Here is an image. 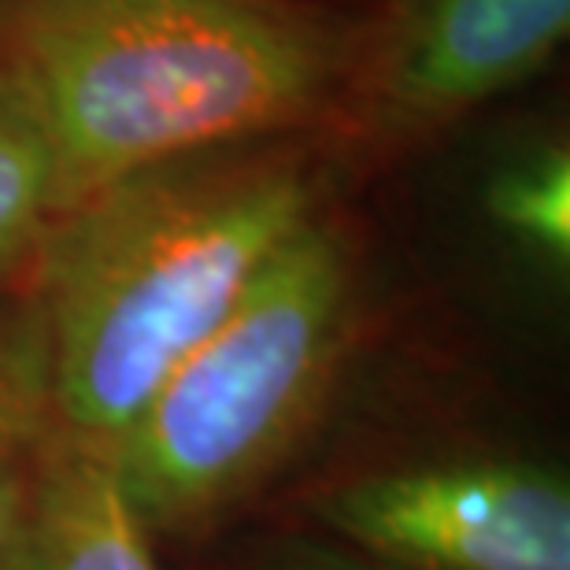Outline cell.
I'll list each match as a JSON object with an SVG mask.
<instances>
[{
	"label": "cell",
	"mask_w": 570,
	"mask_h": 570,
	"mask_svg": "<svg viewBox=\"0 0 570 570\" xmlns=\"http://www.w3.org/2000/svg\"><path fill=\"white\" fill-rule=\"evenodd\" d=\"M315 200L304 153L275 138L134 170L56 215L30 264L49 441L105 455Z\"/></svg>",
	"instance_id": "cell-1"
},
{
	"label": "cell",
	"mask_w": 570,
	"mask_h": 570,
	"mask_svg": "<svg viewBox=\"0 0 570 570\" xmlns=\"http://www.w3.org/2000/svg\"><path fill=\"white\" fill-rule=\"evenodd\" d=\"M22 570H164L105 455L45 438Z\"/></svg>",
	"instance_id": "cell-6"
},
{
	"label": "cell",
	"mask_w": 570,
	"mask_h": 570,
	"mask_svg": "<svg viewBox=\"0 0 570 570\" xmlns=\"http://www.w3.org/2000/svg\"><path fill=\"white\" fill-rule=\"evenodd\" d=\"M11 423L0 407V570H22L30 538V497L33 482H22L16 449H11Z\"/></svg>",
	"instance_id": "cell-9"
},
{
	"label": "cell",
	"mask_w": 570,
	"mask_h": 570,
	"mask_svg": "<svg viewBox=\"0 0 570 570\" xmlns=\"http://www.w3.org/2000/svg\"><path fill=\"white\" fill-rule=\"evenodd\" d=\"M485 215L508 242L552 271L570 264V156L544 145L497 167L485 181Z\"/></svg>",
	"instance_id": "cell-8"
},
{
	"label": "cell",
	"mask_w": 570,
	"mask_h": 570,
	"mask_svg": "<svg viewBox=\"0 0 570 570\" xmlns=\"http://www.w3.org/2000/svg\"><path fill=\"white\" fill-rule=\"evenodd\" d=\"M60 212L52 148L27 97L0 71V285L33 264Z\"/></svg>",
	"instance_id": "cell-7"
},
{
	"label": "cell",
	"mask_w": 570,
	"mask_h": 570,
	"mask_svg": "<svg viewBox=\"0 0 570 570\" xmlns=\"http://www.w3.org/2000/svg\"><path fill=\"white\" fill-rule=\"evenodd\" d=\"M570 30V0H393L356 75L371 145L404 148L527 82Z\"/></svg>",
	"instance_id": "cell-5"
},
{
	"label": "cell",
	"mask_w": 570,
	"mask_h": 570,
	"mask_svg": "<svg viewBox=\"0 0 570 570\" xmlns=\"http://www.w3.org/2000/svg\"><path fill=\"white\" fill-rule=\"evenodd\" d=\"M348 245L301 226L105 452L148 533L189 530L264 482L315 423L352 334Z\"/></svg>",
	"instance_id": "cell-3"
},
{
	"label": "cell",
	"mask_w": 570,
	"mask_h": 570,
	"mask_svg": "<svg viewBox=\"0 0 570 570\" xmlns=\"http://www.w3.org/2000/svg\"><path fill=\"white\" fill-rule=\"evenodd\" d=\"M315 515L390 570H570V485L519 455H452L345 478Z\"/></svg>",
	"instance_id": "cell-4"
},
{
	"label": "cell",
	"mask_w": 570,
	"mask_h": 570,
	"mask_svg": "<svg viewBox=\"0 0 570 570\" xmlns=\"http://www.w3.org/2000/svg\"><path fill=\"white\" fill-rule=\"evenodd\" d=\"M348 33L289 0H0V71L60 200L181 156L275 141L348 75Z\"/></svg>",
	"instance_id": "cell-2"
},
{
	"label": "cell",
	"mask_w": 570,
	"mask_h": 570,
	"mask_svg": "<svg viewBox=\"0 0 570 570\" xmlns=\"http://www.w3.org/2000/svg\"><path fill=\"white\" fill-rule=\"evenodd\" d=\"M289 570H367V567H348V563H337V560H312V563H296Z\"/></svg>",
	"instance_id": "cell-10"
}]
</instances>
